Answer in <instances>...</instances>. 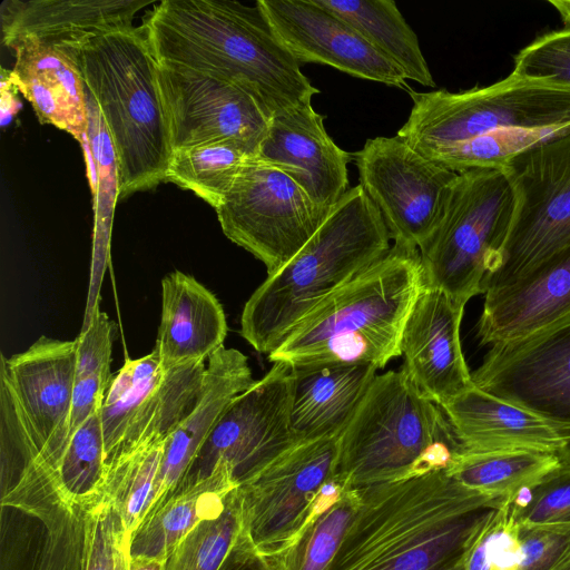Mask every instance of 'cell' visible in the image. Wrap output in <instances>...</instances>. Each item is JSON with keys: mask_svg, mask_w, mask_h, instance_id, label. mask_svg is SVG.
Segmentation results:
<instances>
[{"mask_svg": "<svg viewBox=\"0 0 570 570\" xmlns=\"http://www.w3.org/2000/svg\"><path fill=\"white\" fill-rule=\"evenodd\" d=\"M141 0H4L0 7L2 41L23 39L81 48L106 32L132 27Z\"/></svg>", "mask_w": 570, "mask_h": 570, "instance_id": "23", "label": "cell"}, {"mask_svg": "<svg viewBox=\"0 0 570 570\" xmlns=\"http://www.w3.org/2000/svg\"><path fill=\"white\" fill-rule=\"evenodd\" d=\"M158 63L233 82L273 116L320 92L261 9L228 0H165L141 26Z\"/></svg>", "mask_w": 570, "mask_h": 570, "instance_id": "2", "label": "cell"}, {"mask_svg": "<svg viewBox=\"0 0 570 570\" xmlns=\"http://www.w3.org/2000/svg\"><path fill=\"white\" fill-rule=\"evenodd\" d=\"M239 533L240 514L235 489L225 511L194 529L167 558L165 570H223Z\"/></svg>", "mask_w": 570, "mask_h": 570, "instance_id": "36", "label": "cell"}, {"mask_svg": "<svg viewBox=\"0 0 570 570\" xmlns=\"http://www.w3.org/2000/svg\"><path fill=\"white\" fill-rule=\"evenodd\" d=\"M257 157L292 177L326 214L348 190L352 154L328 136L312 102L273 116Z\"/></svg>", "mask_w": 570, "mask_h": 570, "instance_id": "20", "label": "cell"}, {"mask_svg": "<svg viewBox=\"0 0 570 570\" xmlns=\"http://www.w3.org/2000/svg\"><path fill=\"white\" fill-rule=\"evenodd\" d=\"M410 96L412 109L396 135L424 157L495 130L570 127V87L513 72L485 87Z\"/></svg>", "mask_w": 570, "mask_h": 570, "instance_id": "7", "label": "cell"}, {"mask_svg": "<svg viewBox=\"0 0 570 570\" xmlns=\"http://www.w3.org/2000/svg\"><path fill=\"white\" fill-rule=\"evenodd\" d=\"M552 570H570V552Z\"/></svg>", "mask_w": 570, "mask_h": 570, "instance_id": "46", "label": "cell"}, {"mask_svg": "<svg viewBox=\"0 0 570 570\" xmlns=\"http://www.w3.org/2000/svg\"><path fill=\"white\" fill-rule=\"evenodd\" d=\"M9 48L13 49L16 60L8 80L28 99L39 121L85 142L88 112L80 48L36 39H23Z\"/></svg>", "mask_w": 570, "mask_h": 570, "instance_id": "22", "label": "cell"}, {"mask_svg": "<svg viewBox=\"0 0 570 570\" xmlns=\"http://www.w3.org/2000/svg\"><path fill=\"white\" fill-rule=\"evenodd\" d=\"M130 535L106 501L82 515V552L79 570H129Z\"/></svg>", "mask_w": 570, "mask_h": 570, "instance_id": "37", "label": "cell"}, {"mask_svg": "<svg viewBox=\"0 0 570 570\" xmlns=\"http://www.w3.org/2000/svg\"><path fill=\"white\" fill-rule=\"evenodd\" d=\"M376 371L368 364L343 363L292 367L289 417L297 442L341 435Z\"/></svg>", "mask_w": 570, "mask_h": 570, "instance_id": "25", "label": "cell"}, {"mask_svg": "<svg viewBox=\"0 0 570 570\" xmlns=\"http://www.w3.org/2000/svg\"><path fill=\"white\" fill-rule=\"evenodd\" d=\"M385 222L364 189L348 188L318 230L256 288L240 317L242 336L271 354L324 299L391 249Z\"/></svg>", "mask_w": 570, "mask_h": 570, "instance_id": "3", "label": "cell"}, {"mask_svg": "<svg viewBox=\"0 0 570 570\" xmlns=\"http://www.w3.org/2000/svg\"><path fill=\"white\" fill-rule=\"evenodd\" d=\"M164 560L146 557H130L129 570H165Z\"/></svg>", "mask_w": 570, "mask_h": 570, "instance_id": "44", "label": "cell"}, {"mask_svg": "<svg viewBox=\"0 0 570 570\" xmlns=\"http://www.w3.org/2000/svg\"><path fill=\"white\" fill-rule=\"evenodd\" d=\"M255 157L229 141L177 149L171 153L166 180L191 190L216 208L242 169Z\"/></svg>", "mask_w": 570, "mask_h": 570, "instance_id": "31", "label": "cell"}, {"mask_svg": "<svg viewBox=\"0 0 570 570\" xmlns=\"http://www.w3.org/2000/svg\"><path fill=\"white\" fill-rule=\"evenodd\" d=\"M462 452L440 405L404 368L376 375L338 439L335 475L363 488L446 470Z\"/></svg>", "mask_w": 570, "mask_h": 570, "instance_id": "6", "label": "cell"}, {"mask_svg": "<svg viewBox=\"0 0 570 570\" xmlns=\"http://www.w3.org/2000/svg\"><path fill=\"white\" fill-rule=\"evenodd\" d=\"M167 441L137 448L108 466L102 500L116 511L130 537L150 510Z\"/></svg>", "mask_w": 570, "mask_h": 570, "instance_id": "32", "label": "cell"}, {"mask_svg": "<svg viewBox=\"0 0 570 570\" xmlns=\"http://www.w3.org/2000/svg\"><path fill=\"white\" fill-rule=\"evenodd\" d=\"M519 523L515 570H552L570 552V523Z\"/></svg>", "mask_w": 570, "mask_h": 570, "instance_id": "42", "label": "cell"}, {"mask_svg": "<svg viewBox=\"0 0 570 570\" xmlns=\"http://www.w3.org/2000/svg\"><path fill=\"white\" fill-rule=\"evenodd\" d=\"M338 439L297 443L238 485L239 547L281 557L298 541L313 519L317 494L336 473Z\"/></svg>", "mask_w": 570, "mask_h": 570, "instance_id": "10", "label": "cell"}, {"mask_svg": "<svg viewBox=\"0 0 570 570\" xmlns=\"http://www.w3.org/2000/svg\"><path fill=\"white\" fill-rule=\"evenodd\" d=\"M205 362L166 368L153 350L111 377L101 409L107 470L118 456L166 441L202 399Z\"/></svg>", "mask_w": 570, "mask_h": 570, "instance_id": "12", "label": "cell"}, {"mask_svg": "<svg viewBox=\"0 0 570 570\" xmlns=\"http://www.w3.org/2000/svg\"><path fill=\"white\" fill-rule=\"evenodd\" d=\"M316 2L354 27L373 48L402 71L406 80H414L425 87H435L417 37L393 0Z\"/></svg>", "mask_w": 570, "mask_h": 570, "instance_id": "30", "label": "cell"}, {"mask_svg": "<svg viewBox=\"0 0 570 570\" xmlns=\"http://www.w3.org/2000/svg\"><path fill=\"white\" fill-rule=\"evenodd\" d=\"M423 288L419 248L394 243L308 313L268 360L292 367L343 363L383 368L401 355L403 328Z\"/></svg>", "mask_w": 570, "mask_h": 570, "instance_id": "4", "label": "cell"}, {"mask_svg": "<svg viewBox=\"0 0 570 570\" xmlns=\"http://www.w3.org/2000/svg\"><path fill=\"white\" fill-rule=\"evenodd\" d=\"M223 233L274 274L318 230L321 210L286 173L249 160L215 208Z\"/></svg>", "mask_w": 570, "mask_h": 570, "instance_id": "11", "label": "cell"}, {"mask_svg": "<svg viewBox=\"0 0 570 570\" xmlns=\"http://www.w3.org/2000/svg\"><path fill=\"white\" fill-rule=\"evenodd\" d=\"M86 88L109 132L120 195L166 180L173 153L159 66L142 28L106 32L80 48Z\"/></svg>", "mask_w": 570, "mask_h": 570, "instance_id": "5", "label": "cell"}, {"mask_svg": "<svg viewBox=\"0 0 570 570\" xmlns=\"http://www.w3.org/2000/svg\"><path fill=\"white\" fill-rule=\"evenodd\" d=\"M548 2L558 11L564 26L570 24V0H549Z\"/></svg>", "mask_w": 570, "mask_h": 570, "instance_id": "45", "label": "cell"}, {"mask_svg": "<svg viewBox=\"0 0 570 570\" xmlns=\"http://www.w3.org/2000/svg\"><path fill=\"white\" fill-rule=\"evenodd\" d=\"M503 170L514 210L483 294L509 284L570 242V128L518 154Z\"/></svg>", "mask_w": 570, "mask_h": 570, "instance_id": "9", "label": "cell"}, {"mask_svg": "<svg viewBox=\"0 0 570 570\" xmlns=\"http://www.w3.org/2000/svg\"><path fill=\"white\" fill-rule=\"evenodd\" d=\"M570 315V242L509 284L484 294L481 345L525 337Z\"/></svg>", "mask_w": 570, "mask_h": 570, "instance_id": "21", "label": "cell"}, {"mask_svg": "<svg viewBox=\"0 0 570 570\" xmlns=\"http://www.w3.org/2000/svg\"><path fill=\"white\" fill-rule=\"evenodd\" d=\"M82 515L61 514L42 523L46 534L31 570H79Z\"/></svg>", "mask_w": 570, "mask_h": 570, "instance_id": "41", "label": "cell"}, {"mask_svg": "<svg viewBox=\"0 0 570 570\" xmlns=\"http://www.w3.org/2000/svg\"><path fill=\"white\" fill-rule=\"evenodd\" d=\"M560 465L553 453L532 450L461 452L446 472L500 504L513 503Z\"/></svg>", "mask_w": 570, "mask_h": 570, "instance_id": "29", "label": "cell"}, {"mask_svg": "<svg viewBox=\"0 0 570 570\" xmlns=\"http://www.w3.org/2000/svg\"><path fill=\"white\" fill-rule=\"evenodd\" d=\"M512 72L570 87V24L547 32L521 49L514 56Z\"/></svg>", "mask_w": 570, "mask_h": 570, "instance_id": "39", "label": "cell"}, {"mask_svg": "<svg viewBox=\"0 0 570 570\" xmlns=\"http://www.w3.org/2000/svg\"><path fill=\"white\" fill-rule=\"evenodd\" d=\"M77 342L40 336L28 350L1 355L2 373L18 401L38 451L30 463L51 468L69 438Z\"/></svg>", "mask_w": 570, "mask_h": 570, "instance_id": "17", "label": "cell"}, {"mask_svg": "<svg viewBox=\"0 0 570 570\" xmlns=\"http://www.w3.org/2000/svg\"><path fill=\"white\" fill-rule=\"evenodd\" d=\"M464 306L443 291L424 285L403 328V368L438 405L473 385L460 338Z\"/></svg>", "mask_w": 570, "mask_h": 570, "instance_id": "19", "label": "cell"}, {"mask_svg": "<svg viewBox=\"0 0 570 570\" xmlns=\"http://www.w3.org/2000/svg\"><path fill=\"white\" fill-rule=\"evenodd\" d=\"M362 503L326 570H463L499 503L446 470L360 488Z\"/></svg>", "mask_w": 570, "mask_h": 570, "instance_id": "1", "label": "cell"}, {"mask_svg": "<svg viewBox=\"0 0 570 570\" xmlns=\"http://www.w3.org/2000/svg\"><path fill=\"white\" fill-rule=\"evenodd\" d=\"M479 389L548 421L564 441L570 464V315L522 338L494 344L472 372Z\"/></svg>", "mask_w": 570, "mask_h": 570, "instance_id": "15", "label": "cell"}, {"mask_svg": "<svg viewBox=\"0 0 570 570\" xmlns=\"http://www.w3.org/2000/svg\"><path fill=\"white\" fill-rule=\"evenodd\" d=\"M511 504L490 511L470 543L463 570H515L521 548Z\"/></svg>", "mask_w": 570, "mask_h": 570, "instance_id": "38", "label": "cell"}, {"mask_svg": "<svg viewBox=\"0 0 570 570\" xmlns=\"http://www.w3.org/2000/svg\"><path fill=\"white\" fill-rule=\"evenodd\" d=\"M226 335V316L213 293L181 272L163 278L161 316L154 351L164 367L208 361L224 346Z\"/></svg>", "mask_w": 570, "mask_h": 570, "instance_id": "27", "label": "cell"}, {"mask_svg": "<svg viewBox=\"0 0 570 570\" xmlns=\"http://www.w3.org/2000/svg\"><path fill=\"white\" fill-rule=\"evenodd\" d=\"M235 489V481L219 469L185 478L131 534L130 557L166 561L194 529L225 511Z\"/></svg>", "mask_w": 570, "mask_h": 570, "instance_id": "28", "label": "cell"}, {"mask_svg": "<svg viewBox=\"0 0 570 570\" xmlns=\"http://www.w3.org/2000/svg\"><path fill=\"white\" fill-rule=\"evenodd\" d=\"M223 570H286L281 557L257 556L248 550L234 548Z\"/></svg>", "mask_w": 570, "mask_h": 570, "instance_id": "43", "label": "cell"}, {"mask_svg": "<svg viewBox=\"0 0 570 570\" xmlns=\"http://www.w3.org/2000/svg\"><path fill=\"white\" fill-rule=\"evenodd\" d=\"M511 511L521 523H570V464L560 463Z\"/></svg>", "mask_w": 570, "mask_h": 570, "instance_id": "40", "label": "cell"}, {"mask_svg": "<svg viewBox=\"0 0 570 570\" xmlns=\"http://www.w3.org/2000/svg\"><path fill=\"white\" fill-rule=\"evenodd\" d=\"M362 503L360 488H346L341 499L313 519L281 559L286 570H326Z\"/></svg>", "mask_w": 570, "mask_h": 570, "instance_id": "34", "label": "cell"}, {"mask_svg": "<svg viewBox=\"0 0 570 570\" xmlns=\"http://www.w3.org/2000/svg\"><path fill=\"white\" fill-rule=\"evenodd\" d=\"M158 66L173 151L204 142L229 141L258 156L272 118L249 92L208 73Z\"/></svg>", "mask_w": 570, "mask_h": 570, "instance_id": "16", "label": "cell"}, {"mask_svg": "<svg viewBox=\"0 0 570 570\" xmlns=\"http://www.w3.org/2000/svg\"><path fill=\"white\" fill-rule=\"evenodd\" d=\"M440 406L462 452L532 450L558 455L564 445L548 421L474 384Z\"/></svg>", "mask_w": 570, "mask_h": 570, "instance_id": "24", "label": "cell"}, {"mask_svg": "<svg viewBox=\"0 0 570 570\" xmlns=\"http://www.w3.org/2000/svg\"><path fill=\"white\" fill-rule=\"evenodd\" d=\"M256 4L298 63L327 65L357 78L407 88L393 62L316 0H258Z\"/></svg>", "mask_w": 570, "mask_h": 570, "instance_id": "18", "label": "cell"}, {"mask_svg": "<svg viewBox=\"0 0 570 570\" xmlns=\"http://www.w3.org/2000/svg\"><path fill=\"white\" fill-rule=\"evenodd\" d=\"M513 210L514 194L503 168L459 173L440 224L419 249L424 285L464 305L483 294Z\"/></svg>", "mask_w": 570, "mask_h": 570, "instance_id": "8", "label": "cell"}, {"mask_svg": "<svg viewBox=\"0 0 570 570\" xmlns=\"http://www.w3.org/2000/svg\"><path fill=\"white\" fill-rule=\"evenodd\" d=\"M569 128L495 130L439 149L425 158L455 173L473 168H503L518 154Z\"/></svg>", "mask_w": 570, "mask_h": 570, "instance_id": "35", "label": "cell"}, {"mask_svg": "<svg viewBox=\"0 0 570 570\" xmlns=\"http://www.w3.org/2000/svg\"><path fill=\"white\" fill-rule=\"evenodd\" d=\"M291 370L286 363H273L228 403L185 478L220 469L238 488L298 443L289 417Z\"/></svg>", "mask_w": 570, "mask_h": 570, "instance_id": "14", "label": "cell"}, {"mask_svg": "<svg viewBox=\"0 0 570 570\" xmlns=\"http://www.w3.org/2000/svg\"><path fill=\"white\" fill-rule=\"evenodd\" d=\"M115 323L99 311L77 342V367L70 416L71 435L104 402L111 381L110 363Z\"/></svg>", "mask_w": 570, "mask_h": 570, "instance_id": "33", "label": "cell"}, {"mask_svg": "<svg viewBox=\"0 0 570 570\" xmlns=\"http://www.w3.org/2000/svg\"><path fill=\"white\" fill-rule=\"evenodd\" d=\"M255 382L240 351L223 346L208 358L202 399L167 441L149 512L183 482L228 403Z\"/></svg>", "mask_w": 570, "mask_h": 570, "instance_id": "26", "label": "cell"}, {"mask_svg": "<svg viewBox=\"0 0 570 570\" xmlns=\"http://www.w3.org/2000/svg\"><path fill=\"white\" fill-rule=\"evenodd\" d=\"M352 158L358 185L391 239L420 249L440 224L459 173L425 158L397 135L367 139Z\"/></svg>", "mask_w": 570, "mask_h": 570, "instance_id": "13", "label": "cell"}]
</instances>
